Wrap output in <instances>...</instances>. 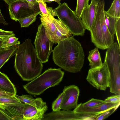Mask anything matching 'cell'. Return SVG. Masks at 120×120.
Listing matches in <instances>:
<instances>
[{"instance_id": "6da1fadb", "label": "cell", "mask_w": 120, "mask_h": 120, "mask_svg": "<svg viewBox=\"0 0 120 120\" xmlns=\"http://www.w3.org/2000/svg\"><path fill=\"white\" fill-rule=\"evenodd\" d=\"M57 43L52 51V59L55 64L70 72L80 71L83 67L85 58L81 43L73 36Z\"/></svg>"}, {"instance_id": "7a4b0ae2", "label": "cell", "mask_w": 120, "mask_h": 120, "mask_svg": "<svg viewBox=\"0 0 120 120\" xmlns=\"http://www.w3.org/2000/svg\"><path fill=\"white\" fill-rule=\"evenodd\" d=\"M15 68L22 79L31 81L41 74L42 63L38 57L31 39L19 45L15 54Z\"/></svg>"}, {"instance_id": "3957f363", "label": "cell", "mask_w": 120, "mask_h": 120, "mask_svg": "<svg viewBox=\"0 0 120 120\" xmlns=\"http://www.w3.org/2000/svg\"><path fill=\"white\" fill-rule=\"evenodd\" d=\"M105 2L101 0L98 4L94 22L90 31L92 42L98 48L107 49L114 43V35L110 33L106 24Z\"/></svg>"}, {"instance_id": "277c9868", "label": "cell", "mask_w": 120, "mask_h": 120, "mask_svg": "<svg viewBox=\"0 0 120 120\" xmlns=\"http://www.w3.org/2000/svg\"><path fill=\"white\" fill-rule=\"evenodd\" d=\"M64 74L60 68H49L23 86L29 94L40 95L47 89L58 84L62 80Z\"/></svg>"}, {"instance_id": "5b68a950", "label": "cell", "mask_w": 120, "mask_h": 120, "mask_svg": "<svg viewBox=\"0 0 120 120\" xmlns=\"http://www.w3.org/2000/svg\"><path fill=\"white\" fill-rule=\"evenodd\" d=\"M120 48L116 42L107 49L104 62L108 71L110 93L120 94Z\"/></svg>"}, {"instance_id": "8992f818", "label": "cell", "mask_w": 120, "mask_h": 120, "mask_svg": "<svg viewBox=\"0 0 120 120\" xmlns=\"http://www.w3.org/2000/svg\"><path fill=\"white\" fill-rule=\"evenodd\" d=\"M53 10L56 16L64 23L72 34L74 36L84 35L86 29L81 18L70 8L67 3L61 4Z\"/></svg>"}, {"instance_id": "52a82bcc", "label": "cell", "mask_w": 120, "mask_h": 120, "mask_svg": "<svg viewBox=\"0 0 120 120\" xmlns=\"http://www.w3.org/2000/svg\"><path fill=\"white\" fill-rule=\"evenodd\" d=\"M54 43L48 38L45 28L41 23L38 26L34 44L38 57L42 63L48 61L49 56L53 51Z\"/></svg>"}, {"instance_id": "ba28073f", "label": "cell", "mask_w": 120, "mask_h": 120, "mask_svg": "<svg viewBox=\"0 0 120 120\" xmlns=\"http://www.w3.org/2000/svg\"><path fill=\"white\" fill-rule=\"evenodd\" d=\"M10 16L13 20H18L41 12L38 2H28L24 0H17L8 4Z\"/></svg>"}, {"instance_id": "9c48e42d", "label": "cell", "mask_w": 120, "mask_h": 120, "mask_svg": "<svg viewBox=\"0 0 120 120\" xmlns=\"http://www.w3.org/2000/svg\"><path fill=\"white\" fill-rule=\"evenodd\" d=\"M86 79L97 89L105 90L110 85L109 74L105 64L104 62L100 67L89 69Z\"/></svg>"}, {"instance_id": "30bf717a", "label": "cell", "mask_w": 120, "mask_h": 120, "mask_svg": "<svg viewBox=\"0 0 120 120\" xmlns=\"http://www.w3.org/2000/svg\"><path fill=\"white\" fill-rule=\"evenodd\" d=\"M95 117L75 113L70 110H64L44 114L41 120H94Z\"/></svg>"}, {"instance_id": "8fae6325", "label": "cell", "mask_w": 120, "mask_h": 120, "mask_svg": "<svg viewBox=\"0 0 120 120\" xmlns=\"http://www.w3.org/2000/svg\"><path fill=\"white\" fill-rule=\"evenodd\" d=\"M64 94L61 104V109L70 110L78 105L80 94L78 87L74 85L65 86L63 90Z\"/></svg>"}, {"instance_id": "7c38bea8", "label": "cell", "mask_w": 120, "mask_h": 120, "mask_svg": "<svg viewBox=\"0 0 120 120\" xmlns=\"http://www.w3.org/2000/svg\"><path fill=\"white\" fill-rule=\"evenodd\" d=\"M120 102L114 103L105 102L100 105L93 107H86L82 106L81 103L78 104L73 111L76 113L93 116H96L103 112L109 109L117 108Z\"/></svg>"}, {"instance_id": "4fadbf2b", "label": "cell", "mask_w": 120, "mask_h": 120, "mask_svg": "<svg viewBox=\"0 0 120 120\" xmlns=\"http://www.w3.org/2000/svg\"><path fill=\"white\" fill-rule=\"evenodd\" d=\"M98 4L91 1L90 4L82 12L80 18L85 29L90 31L94 22Z\"/></svg>"}, {"instance_id": "5bb4252c", "label": "cell", "mask_w": 120, "mask_h": 120, "mask_svg": "<svg viewBox=\"0 0 120 120\" xmlns=\"http://www.w3.org/2000/svg\"><path fill=\"white\" fill-rule=\"evenodd\" d=\"M39 18L41 21L44 26L49 39L54 43H57L56 33L57 30L55 23V18L51 15L45 16L39 14Z\"/></svg>"}, {"instance_id": "9a60e30c", "label": "cell", "mask_w": 120, "mask_h": 120, "mask_svg": "<svg viewBox=\"0 0 120 120\" xmlns=\"http://www.w3.org/2000/svg\"><path fill=\"white\" fill-rule=\"evenodd\" d=\"M55 21L57 29L56 34L57 43L68 37L72 36L69 30L59 19H55Z\"/></svg>"}, {"instance_id": "2e32d148", "label": "cell", "mask_w": 120, "mask_h": 120, "mask_svg": "<svg viewBox=\"0 0 120 120\" xmlns=\"http://www.w3.org/2000/svg\"><path fill=\"white\" fill-rule=\"evenodd\" d=\"M0 88L9 92L15 95L16 88L8 76L0 71Z\"/></svg>"}, {"instance_id": "e0dca14e", "label": "cell", "mask_w": 120, "mask_h": 120, "mask_svg": "<svg viewBox=\"0 0 120 120\" xmlns=\"http://www.w3.org/2000/svg\"><path fill=\"white\" fill-rule=\"evenodd\" d=\"M87 58L90 68L100 67L102 64L100 54L97 47L89 52Z\"/></svg>"}, {"instance_id": "ac0fdd59", "label": "cell", "mask_w": 120, "mask_h": 120, "mask_svg": "<svg viewBox=\"0 0 120 120\" xmlns=\"http://www.w3.org/2000/svg\"><path fill=\"white\" fill-rule=\"evenodd\" d=\"M18 46L4 48L0 51V69L11 57L15 55Z\"/></svg>"}, {"instance_id": "d6986e66", "label": "cell", "mask_w": 120, "mask_h": 120, "mask_svg": "<svg viewBox=\"0 0 120 120\" xmlns=\"http://www.w3.org/2000/svg\"><path fill=\"white\" fill-rule=\"evenodd\" d=\"M120 0H113L110 8L106 13L110 16L115 18H120Z\"/></svg>"}, {"instance_id": "ffe728a7", "label": "cell", "mask_w": 120, "mask_h": 120, "mask_svg": "<svg viewBox=\"0 0 120 120\" xmlns=\"http://www.w3.org/2000/svg\"><path fill=\"white\" fill-rule=\"evenodd\" d=\"M105 21L106 25L110 34L112 35L115 34V24L118 18L111 17L105 11Z\"/></svg>"}, {"instance_id": "44dd1931", "label": "cell", "mask_w": 120, "mask_h": 120, "mask_svg": "<svg viewBox=\"0 0 120 120\" xmlns=\"http://www.w3.org/2000/svg\"><path fill=\"white\" fill-rule=\"evenodd\" d=\"M40 14H41V11L19 20L18 21L20 24L21 27H28L30 25L35 21L37 16Z\"/></svg>"}, {"instance_id": "7402d4cb", "label": "cell", "mask_w": 120, "mask_h": 120, "mask_svg": "<svg viewBox=\"0 0 120 120\" xmlns=\"http://www.w3.org/2000/svg\"><path fill=\"white\" fill-rule=\"evenodd\" d=\"M20 43L18 38L15 36H11L3 40L2 47L3 48H8L13 46H18Z\"/></svg>"}, {"instance_id": "603a6c76", "label": "cell", "mask_w": 120, "mask_h": 120, "mask_svg": "<svg viewBox=\"0 0 120 120\" xmlns=\"http://www.w3.org/2000/svg\"><path fill=\"white\" fill-rule=\"evenodd\" d=\"M21 103L15 96L0 97V103L5 106H10Z\"/></svg>"}, {"instance_id": "cb8c5ba5", "label": "cell", "mask_w": 120, "mask_h": 120, "mask_svg": "<svg viewBox=\"0 0 120 120\" xmlns=\"http://www.w3.org/2000/svg\"><path fill=\"white\" fill-rule=\"evenodd\" d=\"M89 0H77L76 8L75 11L77 15L80 18L83 11L89 5Z\"/></svg>"}, {"instance_id": "d4e9b609", "label": "cell", "mask_w": 120, "mask_h": 120, "mask_svg": "<svg viewBox=\"0 0 120 120\" xmlns=\"http://www.w3.org/2000/svg\"><path fill=\"white\" fill-rule=\"evenodd\" d=\"M38 3L41 14L45 16H48L50 14L54 16V12L52 8L47 7L45 3L44 2H39Z\"/></svg>"}, {"instance_id": "484cf974", "label": "cell", "mask_w": 120, "mask_h": 120, "mask_svg": "<svg viewBox=\"0 0 120 120\" xmlns=\"http://www.w3.org/2000/svg\"><path fill=\"white\" fill-rule=\"evenodd\" d=\"M105 102H106L105 101L92 98L85 103H81V104L82 106L83 107H91L100 105Z\"/></svg>"}, {"instance_id": "4316f807", "label": "cell", "mask_w": 120, "mask_h": 120, "mask_svg": "<svg viewBox=\"0 0 120 120\" xmlns=\"http://www.w3.org/2000/svg\"><path fill=\"white\" fill-rule=\"evenodd\" d=\"M64 94L63 92L59 94L58 97L53 101L52 105V111H56L60 110V105Z\"/></svg>"}, {"instance_id": "83f0119b", "label": "cell", "mask_w": 120, "mask_h": 120, "mask_svg": "<svg viewBox=\"0 0 120 120\" xmlns=\"http://www.w3.org/2000/svg\"><path fill=\"white\" fill-rule=\"evenodd\" d=\"M15 97L22 103L31 104L34 99L31 95H22L21 96L16 94Z\"/></svg>"}, {"instance_id": "f1b7e54d", "label": "cell", "mask_w": 120, "mask_h": 120, "mask_svg": "<svg viewBox=\"0 0 120 120\" xmlns=\"http://www.w3.org/2000/svg\"><path fill=\"white\" fill-rule=\"evenodd\" d=\"M117 108H114L107 110L97 116L94 120H103L107 118L113 113Z\"/></svg>"}, {"instance_id": "f546056e", "label": "cell", "mask_w": 120, "mask_h": 120, "mask_svg": "<svg viewBox=\"0 0 120 120\" xmlns=\"http://www.w3.org/2000/svg\"><path fill=\"white\" fill-rule=\"evenodd\" d=\"M115 30L119 47L120 48V18H118L116 22Z\"/></svg>"}, {"instance_id": "4dcf8cb0", "label": "cell", "mask_w": 120, "mask_h": 120, "mask_svg": "<svg viewBox=\"0 0 120 120\" xmlns=\"http://www.w3.org/2000/svg\"><path fill=\"white\" fill-rule=\"evenodd\" d=\"M106 102L114 103L120 102V94H115L107 97L104 100Z\"/></svg>"}, {"instance_id": "1f68e13d", "label": "cell", "mask_w": 120, "mask_h": 120, "mask_svg": "<svg viewBox=\"0 0 120 120\" xmlns=\"http://www.w3.org/2000/svg\"><path fill=\"white\" fill-rule=\"evenodd\" d=\"M12 36H15L13 31H6L0 29V38L3 40Z\"/></svg>"}, {"instance_id": "d6a6232c", "label": "cell", "mask_w": 120, "mask_h": 120, "mask_svg": "<svg viewBox=\"0 0 120 120\" xmlns=\"http://www.w3.org/2000/svg\"><path fill=\"white\" fill-rule=\"evenodd\" d=\"M0 108V120H13L11 117Z\"/></svg>"}, {"instance_id": "836d02e7", "label": "cell", "mask_w": 120, "mask_h": 120, "mask_svg": "<svg viewBox=\"0 0 120 120\" xmlns=\"http://www.w3.org/2000/svg\"><path fill=\"white\" fill-rule=\"evenodd\" d=\"M15 95L14 94L8 92L0 88V97H10Z\"/></svg>"}, {"instance_id": "e575fe53", "label": "cell", "mask_w": 120, "mask_h": 120, "mask_svg": "<svg viewBox=\"0 0 120 120\" xmlns=\"http://www.w3.org/2000/svg\"><path fill=\"white\" fill-rule=\"evenodd\" d=\"M0 23H2L4 25H7L8 24L5 19L4 17L3 16L1 11L0 9Z\"/></svg>"}, {"instance_id": "d590c367", "label": "cell", "mask_w": 120, "mask_h": 120, "mask_svg": "<svg viewBox=\"0 0 120 120\" xmlns=\"http://www.w3.org/2000/svg\"><path fill=\"white\" fill-rule=\"evenodd\" d=\"M7 4H9L17 0H3Z\"/></svg>"}, {"instance_id": "8d00e7d4", "label": "cell", "mask_w": 120, "mask_h": 120, "mask_svg": "<svg viewBox=\"0 0 120 120\" xmlns=\"http://www.w3.org/2000/svg\"><path fill=\"white\" fill-rule=\"evenodd\" d=\"M0 108L4 110L5 109V107L3 104L0 103Z\"/></svg>"}, {"instance_id": "74e56055", "label": "cell", "mask_w": 120, "mask_h": 120, "mask_svg": "<svg viewBox=\"0 0 120 120\" xmlns=\"http://www.w3.org/2000/svg\"><path fill=\"white\" fill-rule=\"evenodd\" d=\"M2 39L0 38V51L3 49L2 47Z\"/></svg>"}, {"instance_id": "f35d334b", "label": "cell", "mask_w": 120, "mask_h": 120, "mask_svg": "<svg viewBox=\"0 0 120 120\" xmlns=\"http://www.w3.org/2000/svg\"><path fill=\"white\" fill-rule=\"evenodd\" d=\"M44 2H47L49 3L51 2L52 1H55V0H43Z\"/></svg>"}, {"instance_id": "ab89813d", "label": "cell", "mask_w": 120, "mask_h": 120, "mask_svg": "<svg viewBox=\"0 0 120 120\" xmlns=\"http://www.w3.org/2000/svg\"><path fill=\"white\" fill-rule=\"evenodd\" d=\"M28 2H35L38 1L36 0H24Z\"/></svg>"}, {"instance_id": "60d3db41", "label": "cell", "mask_w": 120, "mask_h": 120, "mask_svg": "<svg viewBox=\"0 0 120 120\" xmlns=\"http://www.w3.org/2000/svg\"><path fill=\"white\" fill-rule=\"evenodd\" d=\"M61 0H55V2L58 3L59 5L61 4L60 1Z\"/></svg>"}, {"instance_id": "b9f144b4", "label": "cell", "mask_w": 120, "mask_h": 120, "mask_svg": "<svg viewBox=\"0 0 120 120\" xmlns=\"http://www.w3.org/2000/svg\"><path fill=\"white\" fill-rule=\"evenodd\" d=\"M38 2H43V1H42L41 0H36Z\"/></svg>"}, {"instance_id": "7bdbcfd3", "label": "cell", "mask_w": 120, "mask_h": 120, "mask_svg": "<svg viewBox=\"0 0 120 120\" xmlns=\"http://www.w3.org/2000/svg\"><path fill=\"white\" fill-rule=\"evenodd\" d=\"M41 0L42 1H43V0Z\"/></svg>"}]
</instances>
